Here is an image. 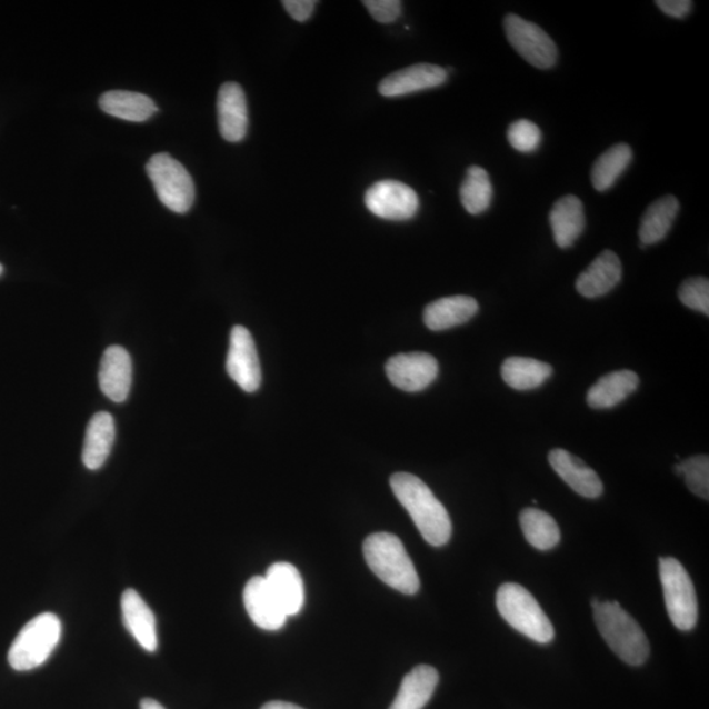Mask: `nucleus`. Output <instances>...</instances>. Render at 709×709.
<instances>
[{"label":"nucleus","instance_id":"412c9836","mask_svg":"<svg viewBox=\"0 0 709 709\" xmlns=\"http://www.w3.org/2000/svg\"><path fill=\"white\" fill-rule=\"evenodd\" d=\"M549 222H551L556 244L561 249L570 248L581 237L586 227L582 201L573 194L556 201L549 214Z\"/></svg>","mask_w":709,"mask_h":709},{"label":"nucleus","instance_id":"c756f323","mask_svg":"<svg viewBox=\"0 0 709 709\" xmlns=\"http://www.w3.org/2000/svg\"><path fill=\"white\" fill-rule=\"evenodd\" d=\"M460 200L462 207L470 214H481L491 204L493 200V186H491L489 173L487 170L472 166L467 171L465 182L460 188Z\"/></svg>","mask_w":709,"mask_h":709},{"label":"nucleus","instance_id":"9d476101","mask_svg":"<svg viewBox=\"0 0 709 709\" xmlns=\"http://www.w3.org/2000/svg\"><path fill=\"white\" fill-rule=\"evenodd\" d=\"M227 371L231 380L244 392L254 393L262 383V369H260L254 338L240 324L230 332Z\"/></svg>","mask_w":709,"mask_h":709},{"label":"nucleus","instance_id":"1a4fd4ad","mask_svg":"<svg viewBox=\"0 0 709 709\" xmlns=\"http://www.w3.org/2000/svg\"><path fill=\"white\" fill-rule=\"evenodd\" d=\"M365 202L369 212L389 221L410 220L419 209L417 192L397 180L375 183L367 191Z\"/></svg>","mask_w":709,"mask_h":709},{"label":"nucleus","instance_id":"f257e3e1","mask_svg":"<svg viewBox=\"0 0 709 709\" xmlns=\"http://www.w3.org/2000/svg\"><path fill=\"white\" fill-rule=\"evenodd\" d=\"M390 488L430 546L441 547L450 541L451 518L421 479L410 473H396L390 477Z\"/></svg>","mask_w":709,"mask_h":709},{"label":"nucleus","instance_id":"aec40b11","mask_svg":"<svg viewBox=\"0 0 709 709\" xmlns=\"http://www.w3.org/2000/svg\"><path fill=\"white\" fill-rule=\"evenodd\" d=\"M479 312V303L469 296H452L429 303L423 313L427 328L445 331L467 323Z\"/></svg>","mask_w":709,"mask_h":709},{"label":"nucleus","instance_id":"6e6552de","mask_svg":"<svg viewBox=\"0 0 709 709\" xmlns=\"http://www.w3.org/2000/svg\"><path fill=\"white\" fill-rule=\"evenodd\" d=\"M503 28L511 47L528 63L541 70L555 67L559 57L556 43L539 26L510 13L503 20Z\"/></svg>","mask_w":709,"mask_h":709},{"label":"nucleus","instance_id":"4be33fe9","mask_svg":"<svg viewBox=\"0 0 709 709\" xmlns=\"http://www.w3.org/2000/svg\"><path fill=\"white\" fill-rule=\"evenodd\" d=\"M439 683V672L429 665H419L403 678L389 709H423Z\"/></svg>","mask_w":709,"mask_h":709},{"label":"nucleus","instance_id":"a211bd4d","mask_svg":"<svg viewBox=\"0 0 709 709\" xmlns=\"http://www.w3.org/2000/svg\"><path fill=\"white\" fill-rule=\"evenodd\" d=\"M621 280V263L611 250H605L577 279L576 288L586 299H597L612 291Z\"/></svg>","mask_w":709,"mask_h":709},{"label":"nucleus","instance_id":"f704fd0d","mask_svg":"<svg viewBox=\"0 0 709 709\" xmlns=\"http://www.w3.org/2000/svg\"><path fill=\"white\" fill-rule=\"evenodd\" d=\"M283 6L292 19L302 23L312 17L317 2L314 0H284Z\"/></svg>","mask_w":709,"mask_h":709},{"label":"nucleus","instance_id":"f03ea898","mask_svg":"<svg viewBox=\"0 0 709 709\" xmlns=\"http://www.w3.org/2000/svg\"><path fill=\"white\" fill-rule=\"evenodd\" d=\"M363 552L368 567L390 588L402 595L415 596L419 590V577L402 541L393 533L369 535Z\"/></svg>","mask_w":709,"mask_h":709},{"label":"nucleus","instance_id":"7ed1b4c3","mask_svg":"<svg viewBox=\"0 0 709 709\" xmlns=\"http://www.w3.org/2000/svg\"><path fill=\"white\" fill-rule=\"evenodd\" d=\"M598 631L613 653L632 667L646 663L650 646L646 632L618 602H600L595 607Z\"/></svg>","mask_w":709,"mask_h":709},{"label":"nucleus","instance_id":"4c0bfd02","mask_svg":"<svg viewBox=\"0 0 709 709\" xmlns=\"http://www.w3.org/2000/svg\"><path fill=\"white\" fill-rule=\"evenodd\" d=\"M141 709H166L161 703H158L154 699H143L141 701Z\"/></svg>","mask_w":709,"mask_h":709},{"label":"nucleus","instance_id":"f8f14e48","mask_svg":"<svg viewBox=\"0 0 709 709\" xmlns=\"http://www.w3.org/2000/svg\"><path fill=\"white\" fill-rule=\"evenodd\" d=\"M243 603L254 625L264 631H278L284 627L287 613L273 596L266 577L256 576L246 583Z\"/></svg>","mask_w":709,"mask_h":709},{"label":"nucleus","instance_id":"6ab92c4d","mask_svg":"<svg viewBox=\"0 0 709 709\" xmlns=\"http://www.w3.org/2000/svg\"><path fill=\"white\" fill-rule=\"evenodd\" d=\"M264 577L287 617L298 615L306 603V589L298 568L289 562H277Z\"/></svg>","mask_w":709,"mask_h":709},{"label":"nucleus","instance_id":"e433bc0d","mask_svg":"<svg viewBox=\"0 0 709 709\" xmlns=\"http://www.w3.org/2000/svg\"><path fill=\"white\" fill-rule=\"evenodd\" d=\"M262 709H303L293 703H287V701H270L262 707Z\"/></svg>","mask_w":709,"mask_h":709},{"label":"nucleus","instance_id":"dca6fc26","mask_svg":"<svg viewBox=\"0 0 709 709\" xmlns=\"http://www.w3.org/2000/svg\"><path fill=\"white\" fill-rule=\"evenodd\" d=\"M549 465L576 493L585 498H598L603 493V483L599 476L581 459L561 448L549 453Z\"/></svg>","mask_w":709,"mask_h":709},{"label":"nucleus","instance_id":"393cba45","mask_svg":"<svg viewBox=\"0 0 709 709\" xmlns=\"http://www.w3.org/2000/svg\"><path fill=\"white\" fill-rule=\"evenodd\" d=\"M99 106L106 113L121 120L142 122L157 113L154 100L139 92L108 91L99 99Z\"/></svg>","mask_w":709,"mask_h":709},{"label":"nucleus","instance_id":"7c9ffc66","mask_svg":"<svg viewBox=\"0 0 709 709\" xmlns=\"http://www.w3.org/2000/svg\"><path fill=\"white\" fill-rule=\"evenodd\" d=\"M682 476L691 493L709 499V459L707 455L693 456L681 461Z\"/></svg>","mask_w":709,"mask_h":709},{"label":"nucleus","instance_id":"473e14b6","mask_svg":"<svg viewBox=\"0 0 709 709\" xmlns=\"http://www.w3.org/2000/svg\"><path fill=\"white\" fill-rule=\"evenodd\" d=\"M679 300L692 310L709 316V281L706 278H691L683 281L678 291Z\"/></svg>","mask_w":709,"mask_h":709},{"label":"nucleus","instance_id":"2f4dec72","mask_svg":"<svg viewBox=\"0 0 709 709\" xmlns=\"http://www.w3.org/2000/svg\"><path fill=\"white\" fill-rule=\"evenodd\" d=\"M508 140L519 153H532L541 142V130L530 120H518L510 126Z\"/></svg>","mask_w":709,"mask_h":709},{"label":"nucleus","instance_id":"bb28decb","mask_svg":"<svg viewBox=\"0 0 709 709\" xmlns=\"http://www.w3.org/2000/svg\"><path fill=\"white\" fill-rule=\"evenodd\" d=\"M553 373V368L545 361L531 358L512 357L503 361L502 379L509 387L517 390L539 388Z\"/></svg>","mask_w":709,"mask_h":709},{"label":"nucleus","instance_id":"0eeeda50","mask_svg":"<svg viewBox=\"0 0 709 709\" xmlns=\"http://www.w3.org/2000/svg\"><path fill=\"white\" fill-rule=\"evenodd\" d=\"M147 171L166 208L179 214L190 211L197 190L190 172L182 163L168 153H158L149 159Z\"/></svg>","mask_w":709,"mask_h":709},{"label":"nucleus","instance_id":"cd10ccee","mask_svg":"<svg viewBox=\"0 0 709 709\" xmlns=\"http://www.w3.org/2000/svg\"><path fill=\"white\" fill-rule=\"evenodd\" d=\"M519 519L526 540L539 551H549L559 545L560 528L549 513L539 509H526L520 512Z\"/></svg>","mask_w":709,"mask_h":709},{"label":"nucleus","instance_id":"9b49d317","mask_svg":"<svg viewBox=\"0 0 709 709\" xmlns=\"http://www.w3.org/2000/svg\"><path fill=\"white\" fill-rule=\"evenodd\" d=\"M388 379L405 392H421L438 378L439 365L430 353H398L386 366Z\"/></svg>","mask_w":709,"mask_h":709},{"label":"nucleus","instance_id":"72a5a7b5","mask_svg":"<svg viewBox=\"0 0 709 709\" xmlns=\"http://www.w3.org/2000/svg\"><path fill=\"white\" fill-rule=\"evenodd\" d=\"M363 4L371 17L382 24L393 23L402 10L400 0H367Z\"/></svg>","mask_w":709,"mask_h":709},{"label":"nucleus","instance_id":"58836bf2","mask_svg":"<svg viewBox=\"0 0 709 709\" xmlns=\"http://www.w3.org/2000/svg\"><path fill=\"white\" fill-rule=\"evenodd\" d=\"M2 273H3V266L0 264V274H2Z\"/></svg>","mask_w":709,"mask_h":709},{"label":"nucleus","instance_id":"4468645a","mask_svg":"<svg viewBox=\"0 0 709 709\" xmlns=\"http://www.w3.org/2000/svg\"><path fill=\"white\" fill-rule=\"evenodd\" d=\"M447 78V71L437 64H412L410 68L383 78L379 84V92L386 98L410 96V93L436 89L443 84Z\"/></svg>","mask_w":709,"mask_h":709},{"label":"nucleus","instance_id":"ddd939ff","mask_svg":"<svg viewBox=\"0 0 709 709\" xmlns=\"http://www.w3.org/2000/svg\"><path fill=\"white\" fill-rule=\"evenodd\" d=\"M217 116L223 140L241 142L249 129L248 100L242 87L236 82L221 86L217 97Z\"/></svg>","mask_w":709,"mask_h":709},{"label":"nucleus","instance_id":"39448f33","mask_svg":"<svg viewBox=\"0 0 709 709\" xmlns=\"http://www.w3.org/2000/svg\"><path fill=\"white\" fill-rule=\"evenodd\" d=\"M61 633L62 625L57 615L46 612L33 618L12 642L9 652L11 668L29 671L41 667L60 643Z\"/></svg>","mask_w":709,"mask_h":709},{"label":"nucleus","instance_id":"20e7f679","mask_svg":"<svg viewBox=\"0 0 709 709\" xmlns=\"http://www.w3.org/2000/svg\"><path fill=\"white\" fill-rule=\"evenodd\" d=\"M497 609L508 623L539 643L555 639L551 620L530 591L518 583H503L497 591Z\"/></svg>","mask_w":709,"mask_h":709},{"label":"nucleus","instance_id":"2eb2a0df","mask_svg":"<svg viewBox=\"0 0 709 709\" xmlns=\"http://www.w3.org/2000/svg\"><path fill=\"white\" fill-rule=\"evenodd\" d=\"M99 383L113 402H124L132 387V359L121 346L108 347L101 359Z\"/></svg>","mask_w":709,"mask_h":709},{"label":"nucleus","instance_id":"b1692460","mask_svg":"<svg viewBox=\"0 0 709 709\" xmlns=\"http://www.w3.org/2000/svg\"><path fill=\"white\" fill-rule=\"evenodd\" d=\"M639 383V376L632 371L611 372L590 388L586 400L592 409H611L631 396Z\"/></svg>","mask_w":709,"mask_h":709},{"label":"nucleus","instance_id":"a878e982","mask_svg":"<svg viewBox=\"0 0 709 709\" xmlns=\"http://www.w3.org/2000/svg\"><path fill=\"white\" fill-rule=\"evenodd\" d=\"M678 212L679 201L671 194L650 204L640 222L641 243L649 246L662 241L668 236Z\"/></svg>","mask_w":709,"mask_h":709},{"label":"nucleus","instance_id":"5701e85b","mask_svg":"<svg viewBox=\"0 0 709 709\" xmlns=\"http://www.w3.org/2000/svg\"><path fill=\"white\" fill-rule=\"evenodd\" d=\"M116 429L110 412L101 411L91 418L87 426L82 460L86 468L91 470L104 466L112 451Z\"/></svg>","mask_w":709,"mask_h":709},{"label":"nucleus","instance_id":"f3484780","mask_svg":"<svg viewBox=\"0 0 709 709\" xmlns=\"http://www.w3.org/2000/svg\"><path fill=\"white\" fill-rule=\"evenodd\" d=\"M121 612L122 620L136 641L147 652H156L158 648L156 617L139 592L133 589L124 591L121 597Z\"/></svg>","mask_w":709,"mask_h":709},{"label":"nucleus","instance_id":"c85d7f7f","mask_svg":"<svg viewBox=\"0 0 709 709\" xmlns=\"http://www.w3.org/2000/svg\"><path fill=\"white\" fill-rule=\"evenodd\" d=\"M632 149L627 143L615 144L597 159L591 170V182L596 190L605 192L617 182L632 161Z\"/></svg>","mask_w":709,"mask_h":709},{"label":"nucleus","instance_id":"c9c22d12","mask_svg":"<svg viewBox=\"0 0 709 709\" xmlns=\"http://www.w3.org/2000/svg\"><path fill=\"white\" fill-rule=\"evenodd\" d=\"M656 6L668 17L683 19L692 10L690 0H657Z\"/></svg>","mask_w":709,"mask_h":709},{"label":"nucleus","instance_id":"423d86ee","mask_svg":"<svg viewBox=\"0 0 709 709\" xmlns=\"http://www.w3.org/2000/svg\"><path fill=\"white\" fill-rule=\"evenodd\" d=\"M660 580L671 623L679 631H691L698 621V599L691 577L677 559L661 557Z\"/></svg>","mask_w":709,"mask_h":709}]
</instances>
